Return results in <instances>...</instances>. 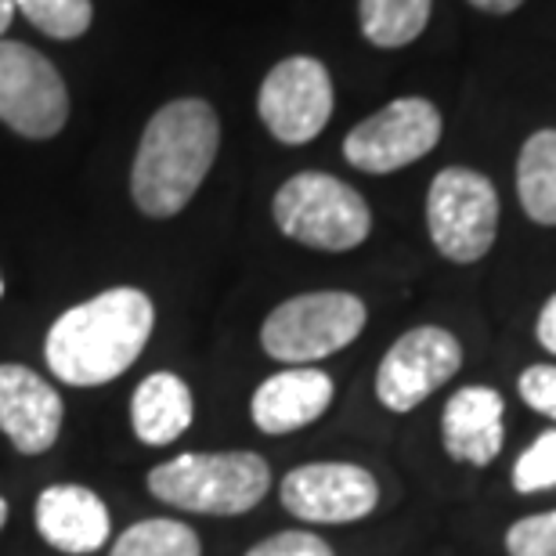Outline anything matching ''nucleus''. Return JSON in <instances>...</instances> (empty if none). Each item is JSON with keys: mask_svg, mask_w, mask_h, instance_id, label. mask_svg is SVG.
I'll return each mask as SVG.
<instances>
[{"mask_svg": "<svg viewBox=\"0 0 556 556\" xmlns=\"http://www.w3.org/2000/svg\"><path fill=\"white\" fill-rule=\"evenodd\" d=\"M40 539L70 556L98 553L109 542V506L84 484H51L37 498Z\"/></svg>", "mask_w": 556, "mask_h": 556, "instance_id": "15", "label": "nucleus"}, {"mask_svg": "<svg viewBox=\"0 0 556 556\" xmlns=\"http://www.w3.org/2000/svg\"><path fill=\"white\" fill-rule=\"evenodd\" d=\"M62 394L29 365H0V430L22 455L48 452L62 433Z\"/></svg>", "mask_w": 556, "mask_h": 556, "instance_id": "12", "label": "nucleus"}, {"mask_svg": "<svg viewBox=\"0 0 556 556\" xmlns=\"http://www.w3.org/2000/svg\"><path fill=\"white\" fill-rule=\"evenodd\" d=\"M517 199L535 225L556 228V130H535L517 155Z\"/></svg>", "mask_w": 556, "mask_h": 556, "instance_id": "17", "label": "nucleus"}, {"mask_svg": "<svg viewBox=\"0 0 556 556\" xmlns=\"http://www.w3.org/2000/svg\"><path fill=\"white\" fill-rule=\"evenodd\" d=\"M247 556H337V553L315 531H278V535L257 542Z\"/></svg>", "mask_w": 556, "mask_h": 556, "instance_id": "24", "label": "nucleus"}, {"mask_svg": "<svg viewBox=\"0 0 556 556\" xmlns=\"http://www.w3.org/2000/svg\"><path fill=\"white\" fill-rule=\"evenodd\" d=\"M444 119L427 98H394L343 138V160L362 174H394L438 149Z\"/></svg>", "mask_w": 556, "mask_h": 556, "instance_id": "8", "label": "nucleus"}, {"mask_svg": "<svg viewBox=\"0 0 556 556\" xmlns=\"http://www.w3.org/2000/svg\"><path fill=\"white\" fill-rule=\"evenodd\" d=\"M109 556H203V542L181 520L149 517L130 525L113 542V553Z\"/></svg>", "mask_w": 556, "mask_h": 556, "instance_id": "19", "label": "nucleus"}, {"mask_svg": "<svg viewBox=\"0 0 556 556\" xmlns=\"http://www.w3.org/2000/svg\"><path fill=\"white\" fill-rule=\"evenodd\" d=\"M15 11H22L33 26L54 40L84 37L94 18L91 0H15Z\"/></svg>", "mask_w": 556, "mask_h": 556, "instance_id": "20", "label": "nucleus"}, {"mask_svg": "<svg viewBox=\"0 0 556 556\" xmlns=\"http://www.w3.org/2000/svg\"><path fill=\"white\" fill-rule=\"evenodd\" d=\"M271 217L286 239L321 253L358 250L372 231L365 195L321 170H304L282 181L271 199Z\"/></svg>", "mask_w": 556, "mask_h": 556, "instance_id": "4", "label": "nucleus"}, {"mask_svg": "<svg viewBox=\"0 0 556 556\" xmlns=\"http://www.w3.org/2000/svg\"><path fill=\"white\" fill-rule=\"evenodd\" d=\"M220 149L217 109L203 98L166 102L149 119L130 166V199L144 217L166 220L192 203Z\"/></svg>", "mask_w": 556, "mask_h": 556, "instance_id": "2", "label": "nucleus"}, {"mask_svg": "<svg viewBox=\"0 0 556 556\" xmlns=\"http://www.w3.org/2000/svg\"><path fill=\"white\" fill-rule=\"evenodd\" d=\"M509 556H556V509L520 517L506 531Z\"/></svg>", "mask_w": 556, "mask_h": 556, "instance_id": "22", "label": "nucleus"}, {"mask_svg": "<svg viewBox=\"0 0 556 556\" xmlns=\"http://www.w3.org/2000/svg\"><path fill=\"white\" fill-rule=\"evenodd\" d=\"M433 11V0H358L362 37L372 48L394 51L422 37Z\"/></svg>", "mask_w": 556, "mask_h": 556, "instance_id": "18", "label": "nucleus"}, {"mask_svg": "<svg viewBox=\"0 0 556 556\" xmlns=\"http://www.w3.org/2000/svg\"><path fill=\"white\" fill-rule=\"evenodd\" d=\"M470 4L477 11H484V15H514L525 0H470Z\"/></svg>", "mask_w": 556, "mask_h": 556, "instance_id": "26", "label": "nucleus"}, {"mask_svg": "<svg viewBox=\"0 0 556 556\" xmlns=\"http://www.w3.org/2000/svg\"><path fill=\"white\" fill-rule=\"evenodd\" d=\"M535 337H539V343L546 348L549 354H556V293L542 304V311H539V321H535Z\"/></svg>", "mask_w": 556, "mask_h": 556, "instance_id": "25", "label": "nucleus"}, {"mask_svg": "<svg viewBox=\"0 0 556 556\" xmlns=\"http://www.w3.org/2000/svg\"><path fill=\"white\" fill-rule=\"evenodd\" d=\"M278 495L304 525H354L380 506V484L358 463H304L282 477Z\"/></svg>", "mask_w": 556, "mask_h": 556, "instance_id": "11", "label": "nucleus"}, {"mask_svg": "<svg viewBox=\"0 0 556 556\" xmlns=\"http://www.w3.org/2000/svg\"><path fill=\"white\" fill-rule=\"evenodd\" d=\"M257 113L268 135L282 144H307L332 116V76L311 54H289L264 76Z\"/></svg>", "mask_w": 556, "mask_h": 556, "instance_id": "10", "label": "nucleus"}, {"mask_svg": "<svg viewBox=\"0 0 556 556\" xmlns=\"http://www.w3.org/2000/svg\"><path fill=\"white\" fill-rule=\"evenodd\" d=\"M463 343L441 326H416L402 332L376 369V402L387 413L405 416L459 372Z\"/></svg>", "mask_w": 556, "mask_h": 556, "instance_id": "9", "label": "nucleus"}, {"mask_svg": "<svg viewBox=\"0 0 556 556\" xmlns=\"http://www.w3.org/2000/svg\"><path fill=\"white\" fill-rule=\"evenodd\" d=\"M11 18H15V0H0V37L11 26Z\"/></svg>", "mask_w": 556, "mask_h": 556, "instance_id": "27", "label": "nucleus"}, {"mask_svg": "<svg viewBox=\"0 0 556 556\" xmlns=\"http://www.w3.org/2000/svg\"><path fill=\"white\" fill-rule=\"evenodd\" d=\"M152 326L155 307L149 293L116 286L62 311L43 340V358L54 380L70 387H102L119 380L138 362Z\"/></svg>", "mask_w": 556, "mask_h": 556, "instance_id": "1", "label": "nucleus"}, {"mask_svg": "<svg viewBox=\"0 0 556 556\" xmlns=\"http://www.w3.org/2000/svg\"><path fill=\"white\" fill-rule=\"evenodd\" d=\"M514 488L520 495H535L556 488V430L539 433L528 452L514 463Z\"/></svg>", "mask_w": 556, "mask_h": 556, "instance_id": "21", "label": "nucleus"}, {"mask_svg": "<svg viewBox=\"0 0 556 556\" xmlns=\"http://www.w3.org/2000/svg\"><path fill=\"white\" fill-rule=\"evenodd\" d=\"M517 391L531 413L556 422V365H528L517 380Z\"/></svg>", "mask_w": 556, "mask_h": 556, "instance_id": "23", "label": "nucleus"}, {"mask_svg": "<svg viewBox=\"0 0 556 556\" xmlns=\"http://www.w3.org/2000/svg\"><path fill=\"white\" fill-rule=\"evenodd\" d=\"M268 488L271 466L257 452H185L149 473L152 498L203 517L250 514Z\"/></svg>", "mask_w": 556, "mask_h": 556, "instance_id": "3", "label": "nucleus"}, {"mask_svg": "<svg viewBox=\"0 0 556 556\" xmlns=\"http://www.w3.org/2000/svg\"><path fill=\"white\" fill-rule=\"evenodd\" d=\"M369 311L365 300L343 289H318L282 300L261 326V348L282 365H315L351 348L362 337Z\"/></svg>", "mask_w": 556, "mask_h": 556, "instance_id": "5", "label": "nucleus"}, {"mask_svg": "<svg viewBox=\"0 0 556 556\" xmlns=\"http://www.w3.org/2000/svg\"><path fill=\"white\" fill-rule=\"evenodd\" d=\"M332 394H337V387H332L329 372L315 369V365H289L253 391V427L261 433H271V438L304 430L329 413Z\"/></svg>", "mask_w": 556, "mask_h": 556, "instance_id": "13", "label": "nucleus"}, {"mask_svg": "<svg viewBox=\"0 0 556 556\" xmlns=\"http://www.w3.org/2000/svg\"><path fill=\"white\" fill-rule=\"evenodd\" d=\"M0 296H4V275H0Z\"/></svg>", "mask_w": 556, "mask_h": 556, "instance_id": "29", "label": "nucleus"}, {"mask_svg": "<svg viewBox=\"0 0 556 556\" xmlns=\"http://www.w3.org/2000/svg\"><path fill=\"white\" fill-rule=\"evenodd\" d=\"M195 402L192 391L181 376L174 372H152L138 383L135 397H130V427H135L141 444H170L192 427Z\"/></svg>", "mask_w": 556, "mask_h": 556, "instance_id": "16", "label": "nucleus"}, {"mask_svg": "<svg viewBox=\"0 0 556 556\" xmlns=\"http://www.w3.org/2000/svg\"><path fill=\"white\" fill-rule=\"evenodd\" d=\"M4 520H8V503L0 498V528H4Z\"/></svg>", "mask_w": 556, "mask_h": 556, "instance_id": "28", "label": "nucleus"}, {"mask_svg": "<svg viewBox=\"0 0 556 556\" xmlns=\"http://www.w3.org/2000/svg\"><path fill=\"white\" fill-rule=\"evenodd\" d=\"M498 192L481 170L444 166L427 188V231L433 250L452 264L488 257L498 236Z\"/></svg>", "mask_w": 556, "mask_h": 556, "instance_id": "6", "label": "nucleus"}, {"mask_svg": "<svg viewBox=\"0 0 556 556\" xmlns=\"http://www.w3.org/2000/svg\"><path fill=\"white\" fill-rule=\"evenodd\" d=\"M70 91L62 73L37 48L0 37V124L29 141L62 135Z\"/></svg>", "mask_w": 556, "mask_h": 556, "instance_id": "7", "label": "nucleus"}, {"mask_svg": "<svg viewBox=\"0 0 556 556\" xmlns=\"http://www.w3.org/2000/svg\"><path fill=\"white\" fill-rule=\"evenodd\" d=\"M506 402L495 387H463L444 402L441 444L455 463L492 466L506 441Z\"/></svg>", "mask_w": 556, "mask_h": 556, "instance_id": "14", "label": "nucleus"}]
</instances>
